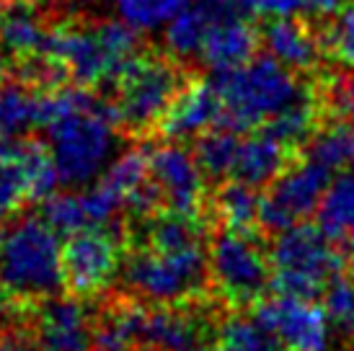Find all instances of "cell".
I'll return each mask as SVG.
<instances>
[{"label": "cell", "mask_w": 354, "mask_h": 351, "mask_svg": "<svg viewBox=\"0 0 354 351\" xmlns=\"http://www.w3.org/2000/svg\"><path fill=\"white\" fill-rule=\"evenodd\" d=\"M3 75H6V68H3V62H0V83H3Z\"/></svg>", "instance_id": "38"}, {"label": "cell", "mask_w": 354, "mask_h": 351, "mask_svg": "<svg viewBox=\"0 0 354 351\" xmlns=\"http://www.w3.org/2000/svg\"><path fill=\"white\" fill-rule=\"evenodd\" d=\"M148 153L145 150H127L114 163H109L106 173L101 176L99 181L117 196L122 205H127L129 196L135 194L142 184H148Z\"/></svg>", "instance_id": "26"}, {"label": "cell", "mask_w": 354, "mask_h": 351, "mask_svg": "<svg viewBox=\"0 0 354 351\" xmlns=\"http://www.w3.org/2000/svg\"><path fill=\"white\" fill-rule=\"evenodd\" d=\"M111 8L135 31H156L174 19L187 0H109Z\"/></svg>", "instance_id": "29"}, {"label": "cell", "mask_w": 354, "mask_h": 351, "mask_svg": "<svg viewBox=\"0 0 354 351\" xmlns=\"http://www.w3.org/2000/svg\"><path fill=\"white\" fill-rule=\"evenodd\" d=\"M129 351H158V349H150V346H135V349H129Z\"/></svg>", "instance_id": "37"}, {"label": "cell", "mask_w": 354, "mask_h": 351, "mask_svg": "<svg viewBox=\"0 0 354 351\" xmlns=\"http://www.w3.org/2000/svg\"><path fill=\"white\" fill-rule=\"evenodd\" d=\"M39 127L59 184L78 189L96 181L117 147V122L111 104L86 86H59L39 93Z\"/></svg>", "instance_id": "1"}, {"label": "cell", "mask_w": 354, "mask_h": 351, "mask_svg": "<svg viewBox=\"0 0 354 351\" xmlns=\"http://www.w3.org/2000/svg\"><path fill=\"white\" fill-rule=\"evenodd\" d=\"M41 217L52 225L57 235H70L78 230H88L80 191H68V194H52L41 202Z\"/></svg>", "instance_id": "30"}, {"label": "cell", "mask_w": 354, "mask_h": 351, "mask_svg": "<svg viewBox=\"0 0 354 351\" xmlns=\"http://www.w3.org/2000/svg\"><path fill=\"white\" fill-rule=\"evenodd\" d=\"M212 83L223 101L217 127L236 132L259 129L305 93V86L295 78V73L279 65L272 55L251 57L238 68L220 70Z\"/></svg>", "instance_id": "5"}, {"label": "cell", "mask_w": 354, "mask_h": 351, "mask_svg": "<svg viewBox=\"0 0 354 351\" xmlns=\"http://www.w3.org/2000/svg\"><path fill=\"white\" fill-rule=\"evenodd\" d=\"M65 3L78 10H88V8H93V6H99L101 0H65Z\"/></svg>", "instance_id": "36"}, {"label": "cell", "mask_w": 354, "mask_h": 351, "mask_svg": "<svg viewBox=\"0 0 354 351\" xmlns=\"http://www.w3.org/2000/svg\"><path fill=\"white\" fill-rule=\"evenodd\" d=\"M0 351H37L29 331L0 328Z\"/></svg>", "instance_id": "34"}, {"label": "cell", "mask_w": 354, "mask_h": 351, "mask_svg": "<svg viewBox=\"0 0 354 351\" xmlns=\"http://www.w3.org/2000/svg\"><path fill=\"white\" fill-rule=\"evenodd\" d=\"M256 47H259V31L241 13L220 8L202 39L197 57L212 73H220L243 65L256 55Z\"/></svg>", "instance_id": "15"}, {"label": "cell", "mask_w": 354, "mask_h": 351, "mask_svg": "<svg viewBox=\"0 0 354 351\" xmlns=\"http://www.w3.org/2000/svg\"><path fill=\"white\" fill-rule=\"evenodd\" d=\"M148 171L150 181L160 194L163 209L189 217H205L207 178L199 171L194 153H189L171 140L168 145H160L148 153Z\"/></svg>", "instance_id": "11"}, {"label": "cell", "mask_w": 354, "mask_h": 351, "mask_svg": "<svg viewBox=\"0 0 354 351\" xmlns=\"http://www.w3.org/2000/svg\"><path fill=\"white\" fill-rule=\"evenodd\" d=\"M215 351H290L264 323L238 310L217 323Z\"/></svg>", "instance_id": "22"}, {"label": "cell", "mask_w": 354, "mask_h": 351, "mask_svg": "<svg viewBox=\"0 0 354 351\" xmlns=\"http://www.w3.org/2000/svg\"><path fill=\"white\" fill-rule=\"evenodd\" d=\"M328 184V168L297 155L292 166L277 176L259 199V230L264 235H277L292 225L305 222L318 209Z\"/></svg>", "instance_id": "9"}, {"label": "cell", "mask_w": 354, "mask_h": 351, "mask_svg": "<svg viewBox=\"0 0 354 351\" xmlns=\"http://www.w3.org/2000/svg\"><path fill=\"white\" fill-rule=\"evenodd\" d=\"M223 10H233L241 16H295L303 10V0H212Z\"/></svg>", "instance_id": "33"}, {"label": "cell", "mask_w": 354, "mask_h": 351, "mask_svg": "<svg viewBox=\"0 0 354 351\" xmlns=\"http://www.w3.org/2000/svg\"><path fill=\"white\" fill-rule=\"evenodd\" d=\"M300 155L326 166L331 173L342 168H354V127L342 122H331L326 127L321 124L303 145Z\"/></svg>", "instance_id": "25"}, {"label": "cell", "mask_w": 354, "mask_h": 351, "mask_svg": "<svg viewBox=\"0 0 354 351\" xmlns=\"http://www.w3.org/2000/svg\"><path fill=\"white\" fill-rule=\"evenodd\" d=\"M346 6V0H303V10L315 19H328L336 16Z\"/></svg>", "instance_id": "35"}, {"label": "cell", "mask_w": 354, "mask_h": 351, "mask_svg": "<svg viewBox=\"0 0 354 351\" xmlns=\"http://www.w3.org/2000/svg\"><path fill=\"white\" fill-rule=\"evenodd\" d=\"M197 351H205V349H197Z\"/></svg>", "instance_id": "40"}, {"label": "cell", "mask_w": 354, "mask_h": 351, "mask_svg": "<svg viewBox=\"0 0 354 351\" xmlns=\"http://www.w3.org/2000/svg\"><path fill=\"white\" fill-rule=\"evenodd\" d=\"M251 312L290 351H328V318L318 300L274 292L259 300Z\"/></svg>", "instance_id": "12"}, {"label": "cell", "mask_w": 354, "mask_h": 351, "mask_svg": "<svg viewBox=\"0 0 354 351\" xmlns=\"http://www.w3.org/2000/svg\"><path fill=\"white\" fill-rule=\"evenodd\" d=\"M65 290L59 235L44 217H24L0 240V305L26 312Z\"/></svg>", "instance_id": "2"}, {"label": "cell", "mask_w": 354, "mask_h": 351, "mask_svg": "<svg viewBox=\"0 0 354 351\" xmlns=\"http://www.w3.org/2000/svg\"><path fill=\"white\" fill-rule=\"evenodd\" d=\"M0 240H3V233H0Z\"/></svg>", "instance_id": "39"}, {"label": "cell", "mask_w": 354, "mask_h": 351, "mask_svg": "<svg viewBox=\"0 0 354 351\" xmlns=\"http://www.w3.org/2000/svg\"><path fill=\"white\" fill-rule=\"evenodd\" d=\"M220 6L212 0H187L166 26V47L176 59L197 57L202 39Z\"/></svg>", "instance_id": "20"}, {"label": "cell", "mask_w": 354, "mask_h": 351, "mask_svg": "<svg viewBox=\"0 0 354 351\" xmlns=\"http://www.w3.org/2000/svg\"><path fill=\"white\" fill-rule=\"evenodd\" d=\"M29 199V178L21 160L0 145V225L8 222Z\"/></svg>", "instance_id": "27"}, {"label": "cell", "mask_w": 354, "mask_h": 351, "mask_svg": "<svg viewBox=\"0 0 354 351\" xmlns=\"http://www.w3.org/2000/svg\"><path fill=\"white\" fill-rule=\"evenodd\" d=\"M321 307H324L328 325L339 336L354 341V279L339 274L321 294Z\"/></svg>", "instance_id": "28"}, {"label": "cell", "mask_w": 354, "mask_h": 351, "mask_svg": "<svg viewBox=\"0 0 354 351\" xmlns=\"http://www.w3.org/2000/svg\"><path fill=\"white\" fill-rule=\"evenodd\" d=\"M37 351H91L96 312L80 297H50L26 312Z\"/></svg>", "instance_id": "13"}, {"label": "cell", "mask_w": 354, "mask_h": 351, "mask_svg": "<svg viewBox=\"0 0 354 351\" xmlns=\"http://www.w3.org/2000/svg\"><path fill=\"white\" fill-rule=\"evenodd\" d=\"M44 55L62 62L68 78L78 86H114L124 68L140 55L138 31L122 19L68 21L52 26Z\"/></svg>", "instance_id": "3"}, {"label": "cell", "mask_w": 354, "mask_h": 351, "mask_svg": "<svg viewBox=\"0 0 354 351\" xmlns=\"http://www.w3.org/2000/svg\"><path fill=\"white\" fill-rule=\"evenodd\" d=\"M272 287L282 294L321 300L328 282L342 274L344 256L318 225L297 222L274 235L269 251Z\"/></svg>", "instance_id": "8"}, {"label": "cell", "mask_w": 354, "mask_h": 351, "mask_svg": "<svg viewBox=\"0 0 354 351\" xmlns=\"http://www.w3.org/2000/svg\"><path fill=\"white\" fill-rule=\"evenodd\" d=\"M259 189L248 184H241L236 178L220 181L215 194L207 196V212L215 217L220 227L230 230H259Z\"/></svg>", "instance_id": "19"}, {"label": "cell", "mask_w": 354, "mask_h": 351, "mask_svg": "<svg viewBox=\"0 0 354 351\" xmlns=\"http://www.w3.org/2000/svg\"><path fill=\"white\" fill-rule=\"evenodd\" d=\"M318 101L324 108V122H342L354 127V78L339 75V78L326 80L318 88Z\"/></svg>", "instance_id": "32"}, {"label": "cell", "mask_w": 354, "mask_h": 351, "mask_svg": "<svg viewBox=\"0 0 354 351\" xmlns=\"http://www.w3.org/2000/svg\"><path fill=\"white\" fill-rule=\"evenodd\" d=\"M187 62L163 55H138L114 83L109 101L122 132L145 137L163 122L174 98L189 86Z\"/></svg>", "instance_id": "6"}, {"label": "cell", "mask_w": 354, "mask_h": 351, "mask_svg": "<svg viewBox=\"0 0 354 351\" xmlns=\"http://www.w3.org/2000/svg\"><path fill=\"white\" fill-rule=\"evenodd\" d=\"M315 215H318V227L331 240L354 243V173L339 176L328 184Z\"/></svg>", "instance_id": "23"}, {"label": "cell", "mask_w": 354, "mask_h": 351, "mask_svg": "<svg viewBox=\"0 0 354 351\" xmlns=\"http://www.w3.org/2000/svg\"><path fill=\"white\" fill-rule=\"evenodd\" d=\"M241 132L227 127H209L207 132L194 137V160L207 181H225L230 178L236 163Z\"/></svg>", "instance_id": "24"}, {"label": "cell", "mask_w": 354, "mask_h": 351, "mask_svg": "<svg viewBox=\"0 0 354 351\" xmlns=\"http://www.w3.org/2000/svg\"><path fill=\"white\" fill-rule=\"evenodd\" d=\"M223 101L212 80H189V86L174 98L158 132L168 140H189L220 124Z\"/></svg>", "instance_id": "14"}, {"label": "cell", "mask_w": 354, "mask_h": 351, "mask_svg": "<svg viewBox=\"0 0 354 351\" xmlns=\"http://www.w3.org/2000/svg\"><path fill=\"white\" fill-rule=\"evenodd\" d=\"M321 47L344 68H354V3L344 6L321 31Z\"/></svg>", "instance_id": "31"}, {"label": "cell", "mask_w": 354, "mask_h": 351, "mask_svg": "<svg viewBox=\"0 0 354 351\" xmlns=\"http://www.w3.org/2000/svg\"><path fill=\"white\" fill-rule=\"evenodd\" d=\"M39 93L19 78L0 83V142L26 137L39 127Z\"/></svg>", "instance_id": "21"}, {"label": "cell", "mask_w": 354, "mask_h": 351, "mask_svg": "<svg viewBox=\"0 0 354 351\" xmlns=\"http://www.w3.org/2000/svg\"><path fill=\"white\" fill-rule=\"evenodd\" d=\"M297 155H300L297 150L287 147L277 137L266 135L264 129H259L256 135L238 142L236 163H233L230 178L254 186V189H266L277 176H282L287 168L292 166V160Z\"/></svg>", "instance_id": "17"}, {"label": "cell", "mask_w": 354, "mask_h": 351, "mask_svg": "<svg viewBox=\"0 0 354 351\" xmlns=\"http://www.w3.org/2000/svg\"><path fill=\"white\" fill-rule=\"evenodd\" d=\"M122 248L124 243H119L114 235L104 233V227L70 233L62 245L65 290L80 300L101 294L122 269Z\"/></svg>", "instance_id": "10"}, {"label": "cell", "mask_w": 354, "mask_h": 351, "mask_svg": "<svg viewBox=\"0 0 354 351\" xmlns=\"http://www.w3.org/2000/svg\"><path fill=\"white\" fill-rule=\"evenodd\" d=\"M44 21L37 0H6L0 10V49L13 59L44 55L52 31Z\"/></svg>", "instance_id": "18"}, {"label": "cell", "mask_w": 354, "mask_h": 351, "mask_svg": "<svg viewBox=\"0 0 354 351\" xmlns=\"http://www.w3.org/2000/svg\"><path fill=\"white\" fill-rule=\"evenodd\" d=\"M259 41H264L266 52L292 73H310L324 55L321 34L310 29L308 21L295 16H277L259 31Z\"/></svg>", "instance_id": "16"}, {"label": "cell", "mask_w": 354, "mask_h": 351, "mask_svg": "<svg viewBox=\"0 0 354 351\" xmlns=\"http://www.w3.org/2000/svg\"><path fill=\"white\" fill-rule=\"evenodd\" d=\"M212 292L233 310H248L272 290V258L264 233L220 227L207 243Z\"/></svg>", "instance_id": "7"}, {"label": "cell", "mask_w": 354, "mask_h": 351, "mask_svg": "<svg viewBox=\"0 0 354 351\" xmlns=\"http://www.w3.org/2000/svg\"><path fill=\"white\" fill-rule=\"evenodd\" d=\"M207 243L184 248L132 245L127 261L122 258V282L129 290V297L150 305H187L207 300L212 290Z\"/></svg>", "instance_id": "4"}]
</instances>
